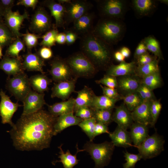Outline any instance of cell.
<instances>
[{
  "label": "cell",
  "instance_id": "1",
  "mask_svg": "<svg viewBox=\"0 0 168 168\" xmlns=\"http://www.w3.org/2000/svg\"><path fill=\"white\" fill-rule=\"evenodd\" d=\"M57 118L42 109L21 115L10 131L14 146L21 151L41 150L49 147Z\"/></svg>",
  "mask_w": 168,
  "mask_h": 168
},
{
  "label": "cell",
  "instance_id": "4",
  "mask_svg": "<svg viewBox=\"0 0 168 168\" xmlns=\"http://www.w3.org/2000/svg\"><path fill=\"white\" fill-rule=\"evenodd\" d=\"M114 147L111 142L96 144L89 141L85 144L83 150L91 156L95 162L96 168H103L111 160Z\"/></svg>",
  "mask_w": 168,
  "mask_h": 168
},
{
  "label": "cell",
  "instance_id": "49",
  "mask_svg": "<svg viewBox=\"0 0 168 168\" xmlns=\"http://www.w3.org/2000/svg\"><path fill=\"white\" fill-rule=\"evenodd\" d=\"M37 54L43 60H48L51 59L53 55V53L50 48L42 46L39 50Z\"/></svg>",
  "mask_w": 168,
  "mask_h": 168
},
{
  "label": "cell",
  "instance_id": "9",
  "mask_svg": "<svg viewBox=\"0 0 168 168\" xmlns=\"http://www.w3.org/2000/svg\"><path fill=\"white\" fill-rule=\"evenodd\" d=\"M49 72L52 80L58 82L70 80L74 77L66 60L55 57L50 63Z\"/></svg>",
  "mask_w": 168,
  "mask_h": 168
},
{
  "label": "cell",
  "instance_id": "10",
  "mask_svg": "<svg viewBox=\"0 0 168 168\" xmlns=\"http://www.w3.org/2000/svg\"><path fill=\"white\" fill-rule=\"evenodd\" d=\"M51 26L50 17L48 12L42 7L38 8L31 18L30 30L39 33L46 32L51 29Z\"/></svg>",
  "mask_w": 168,
  "mask_h": 168
},
{
  "label": "cell",
  "instance_id": "40",
  "mask_svg": "<svg viewBox=\"0 0 168 168\" xmlns=\"http://www.w3.org/2000/svg\"><path fill=\"white\" fill-rule=\"evenodd\" d=\"M96 122L93 117L82 120L78 125L88 137L90 141H92L95 138L94 130Z\"/></svg>",
  "mask_w": 168,
  "mask_h": 168
},
{
  "label": "cell",
  "instance_id": "13",
  "mask_svg": "<svg viewBox=\"0 0 168 168\" xmlns=\"http://www.w3.org/2000/svg\"><path fill=\"white\" fill-rule=\"evenodd\" d=\"M65 7V22L69 23L73 22L84 15L88 13L90 8V4L83 0L72 1Z\"/></svg>",
  "mask_w": 168,
  "mask_h": 168
},
{
  "label": "cell",
  "instance_id": "5",
  "mask_svg": "<svg viewBox=\"0 0 168 168\" xmlns=\"http://www.w3.org/2000/svg\"><path fill=\"white\" fill-rule=\"evenodd\" d=\"M66 60L74 77L90 78L96 72L97 69L82 52L74 54Z\"/></svg>",
  "mask_w": 168,
  "mask_h": 168
},
{
  "label": "cell",
  "instance_id": "17",
  "mask_svg": "<svg viewBox=\"0 0 168 168\" xmlns=\"http://www.w3.org/2000/svg\"><path fill=\"white\" fill-rule=\"evenodd\" d=\"M0 69L9 77L14 76L24 72L21 58L4 56L0 62Z\"/></svg>",
  "mask_w": 168,
  "mask_h": 168
},
{
  "label": "cell",
  "instance_id": "41",
  "mask_svg": "<svg viewBox=\"0 0 168 168\" xmlns=\"http://www.w3.org/2000/svg\"><path fill=\"white\" fill-rule=\"evenodd\" d=\"M58 33V30L55 28L47 31L41 37L42 40L40 45L49 48L55 45L56 37Z\"/></svg>",
  "mask_w": 168,
  "mask_h": 168
},
{
  "label": "cell",
  "instance_id": "60",
  "mask_svg": "<svg viewBox=\"0 0 168 168\" xmlns=\"http://www.w3.org/2000/svg\"><path fill=\"white\" fill-rule=\"evenodd\" d=\"M4 12L0 5V20L2 19V17L3 16Z\"/></svg>",
  "mask_w": 168,
  "mask_h": 168
},
{
  "label": "cell",
  "instance_id": "32",
  "mask_svg": "<svg viewBox=\"0 0 168 168\" xmlns=\"http://www.w3.org/2000/svg\"><path fill=\"white\" fill-rule=\"evenodd\" d=\"M62 145L58 147L60 149V155L58 157L60 159V160L59 161L62 163L64 168H73L78 163L79 161L77 158V153L83 151V149H79L77 146V153L75 155H72L69 150L65 153L62 149Z\"/></svg>",
  "mask_w": 168,
  "mask_h": 168
},
{
  "label": "cell",
  "instance_id": "57",
  "mask_svg": "<svg viewBox=\"0 0 168 168\" xmlns=\"http://www.w3.org/2000/svg\"><path fill=\"white\" fill-rule=\"evenodd\" d=\"M114 58L117 61L121 62L125 61V58L123 55L119 51H117L113 54Z\"/></svg>",
  "mask_w": 168,
  "mask_h": 168
},
{
  "label": "cell",
  "instance_id": "52",
  "mask_svg": "<svg viewBox=\"0 0 168 168\" xmlns=\"http://www.w3.org/2000/svg\"><path fill=\"white\" fill-rule=\"evenodd\" d=\"M38 0H20L17 2L16 5H21L27 7L34 9L38 2Z\"/></svg>",
  "mask_w": 168,
  "mask_h": 168
},
{
  "label": "cell",
  "instance_id": "61",
  "mask_svg": "<svg viewBox=\"0 0 168 168\" xmlns=\"http://www.w3.org/2000/svg\"><path fill=\"white\" fill-rule=\"evenodd\" d=\"M2 47L0 45V59H2V57L3 56L2 53Z\"/></svg>",
  "mask_w": 168,
  "mask_h": 168
},
{
  "label": "cell",
  "instance_id": "36",
  "mask_svg": "<svg viewBox=\"0 0 168 168\" xmlns=\"http://www.w3.org/2000/svg\"><path fill=\"white\" fill-rule=\"evenodd\" d=\"M25 45L20 38H16L8 46L4 55L12 58H21L19 53L25 50Z\"/></svg>",
  "mask_w": 168,
  "mask_h": 168
},
{
  "label": "cell",
  "instance_id": "46",
  "mask_svg": "<svg viewBox=\"0 0 168 168\" xmlns=\"http://www.w3.org/2000/svg\"><path fill=\"white\" fill-rule=\"evenodd\" d=\"M75 112V116L83 120L93 118V110L89 107L80 108Z\"/></svg>",
  "mask_w": 168,
  "mask_h": 168
},
{
  "label": "cell",
  "instance_id": "24",
  "mask_svg": "<svg viewBox=\"0 0 168 168\" xmlns=\"http://www.w3.org/2000/svg\"><path fill=\"white\" fill-rule=\"evenodd\" d=\"M109 134L114 146L127 148L132 146L129 133L127 130L117 125L114 130Z\"/></svg>",
  "mask_w": 168,
  "mask_h": 168
},
{
  "label": "cell",
  "instance_id": "27",
  "mask_svg": "<svg viewBox=\"0 0 168 168\" xmlns=\"http://www.w3.org/2000/svg\"><path fill=\"white\" fill-rule=\"evenodd\" d=\"M77 92V96L75 99L74 112L82 107H90L95 95L91 89L85 86L83 88Z\"/></svg>",
  "mask_w": 168,
  "mask_h": 168
},
{
  "label": "cell",
  "instance_id": "34",
  "mask_svg": "<svg viewBox=\"0 0 168 168\" xmlns=\"http://www.w3.org/2000/svg\"><path fill=\"white\" fill-rule=\"evenodd\" d=\"M142 40L147 51L153 54L158 59H164L160 43L154 36L149 35Z\"/></svg>",
  "mask_w": 168,
  "mask_h": 168
},
{
  "label": "cell",
  "instance_id": "16",
  "mask_svg": "<svg viewBox=\"0 0 168 168\" xmlns=\"http://www.w3.org/2000/svg\"><path fill=\"white\" fill-rule=\"evenodd\" d=\"M117 80V88L122 96L137 92L141 84V79L135 75L120 77Z\"/></svg>",
  "mask_w": 168,
  "mask_h": 168
},
{
  "label": "cell",
  "instance_id": "19",
  "mask_svg": "<svg viewBox=\"0 0 168 168\" xmlns=\"http://www.w3.org/2000/svg\"><path fill=\"white\" fill-rule=\"evenodd\" d=\"M151 101H144L131 112L134 122L147 126L151 125L152 118L150 107Z\"/></svg>",
  "mask_w": 168,
  "mask_h": 168
},
{
  "label": "cell",
  "instance_id": "22",
  "mask_svg": "<svg viewBox=\"0 0 168 168\" xmlns=\"http://www.w3.org/2000/svg\"><path fill=\"white\" fill-rule=\"evenodd\" d=\"M22 61L24 70L30 71H37L41 73H45L43 67L45 65L44 60L37 53H32L28 51L23 56Z\"/></svg>",
  "mask_w": 168,
  "mask_h": 168
},
{
  "label": "cell",
  "instance_id": "43",
  "mask_svg": "<svg viewBox=\"0 0 168 168\" xmlns=\"http://www.w3.org/2000/svg\"><path fill=\"white\" fill-rule=\"evenodd\" d=\"M162 108L159 100H156L151 101L150 111L152 118L151 126L153 127L157 122Z\"/></svg>",
  "mask_w": 168,
  "mask_h": 168
},
{
  "label": "cell",
  "instance_id": "58",
  "mask_svg": "<svg viewBox=\"0 0 168 168\" xmlns=\"http://www.w3.org/2000/svg\"><path fill=\"white\" fill-rule=\"evenodd\" d=\"M119 51L125 58H128L130 55V49L127 47L125 46L122 47L120 49Z\"/></svg>",
  "mask_w": 168,
  "mask_h": 168
},
{
  "label": "cell",
  "instance_id": "37",
  "mask_svg": "<svg viewBox=\"0 0 168 168\" xmlns=\"http://www.w3.org/2000/svg\"><path fill=\"white\" fill-rule=\"evenodd\" d=\"M120 99L123 100L124 104L131 112L144 101L137 92L125 96H121Z\"/></svg>",
  "mask_w": 168,
  "mask_h": 168
},
{
  "label": "cell",
  "instance_id": "2",
  "mask_svg": "<svg viewBox=\"0 0 168 168\" xmlns=\"http://www.w3.org/2000/svg\"><path fill=\"white\" fill-rule=\"evenodd\" d=\"M81 44L82 53L97 69H107L111 65L113 55L111 45L93 33L85 36L82 39Z\"/></svg>",
  "mask_w": 168,
  "mask_h": 168
},
{
  "label": "cell",
  "instance_id": "12",
  "mask_svg": "<svg viewBox=\"0 0 168 168\" xmlns=\"http://www.w3.org/2000/svg\"><path fill=\"white\" fill-rule=\"evenodd\" d=\"M0 115L2 123L3 124H8L13 127L15 124L12 122V118L21 105L17 102H12L10 97L2 89L0 91Z\"/></svg>",
  "mask_w": 168,
  "mask_h": 168
},
{
  "label": "cell",
  "instance_id": "30",
  "mask_svg": "<svg viewBox=\"0 0 168 168\" xmlns=\"http://www.w3.org/2000/svg\"><path fill=\"white\" fill-rule=\"evenodd\" d=\"M119 100L110 98L104 95L94 96L90 108L93 109L113 110Z\"/></svg>",
  "mask_w": 168,
  "mask_h": 168
},
{
  "label": "cell",
  "instance_id": "45",
  "mask_svg": "<svg viewBox=\"0 0 168 168\" xmlns=\"http://www.w3.org/2000/svg\"><path fill=\"white\" fill-rule=\"evenodd\" d=\"M95 82L97 84H102L110 88L117 89L118 86L116 77L109 75L105 74L102 78Z\"/></svg>",
  "mask_w": 168,
  "mask_h": 168
},
{
  "label": "cell",
  "instance_id": "62",
  "mask_svg": "<svg viewBox=\"0 0 168 168\" xmlns=\"http://www.w3.org/2000/svg\"><path fill=\"white\" fill-rule=\"evenodd\" d=\"M159 1L161 3H163V4H168V1L167 0H160Z\"/></svg>",
  "mask_w": 168,
  "mask_h": 168
},
{
  "label": "cell",
  "instance_id": "15",
  "mask_svg": "<svg viewBox=\"0 0 168 168\" xmlns=\"http://www.w3.org/2000/svg\"><path fill=\"white\" fill-rule=\"evenodd\" d=\"M77 79L74 77L70 80L55 84L51 89V97H57L63 101L68 99L71 94L75 91Z\"/></svg>",
  "mask_w": 168,
  "mask_h": 168
},
{
  "label": "cell",
  "instance_id": "26",
  "mask_svg": "<svg viewBox=\"0 0 168 168\" xmlns=\"http://www.w3.org/2000/svg\"><path fill=\"white\" fill-rule=\"evenodd\" d=\"M44 4L50 10L51 16L55 19L56 26L63 27L65 24V6L53 0L45 1Z\"/></svg>",
  "mask_w": 168,
  "mask_h": 168
},
{
  "label": "cell",
  "instance_id": "20",
  "mask_svg": "<svg viewBox=\"0 0 168 168\" xmlns=\"http://www.w3.org/2000/svg\"><path fill=\"white\" fill-rule=\"evenodd\" d=\"M137 66L135 61L129 63L124 61L117 65L112 64L107 69L106 75L115 77L135 75Z\"/></svg>",
  "mask_w": 168,
  "mask_h": 168
},
{
  "label": "cell",
  "instance_id": "42",
  "mask_svg": "<svg viewBox=\"0 0 168 168\" xmlns=\"http://www.w3.org/2000/svg\"><path fill=\"white\" fill-rule=\"evenodd\" d=\"M23 41L28 51L35 47L38 44V40L41 37L39 35L31 33L28 31L23 35Z\"/></svg>",
  "mask_w": 168,
  "mask_h": 168
},
{
  "label": "cell",
  "instance_id": "23",
  "mask_svg": "<svg viewBox=\"0 0 168 168\" xmlns=\"http://www.w3.org/2000/svg\"><path fill=\"white\" fill-rule=\"evenodd\" d=\"M74 115L72 112L57 117L54 127V136L56 135L71 126L78 125L82 120Z\"/></svg>",
  "mask_w": 168,
  "mask_h": 168
},
{
  "label": "cell",
  "instance_id": "28",
  "mask_svg": "<svg viewBox=\"0 0 168 168\" xmlns=\"http://www.w3.org/2000/svg\"><path fill=\"white\" fill-rule=\"evenodd\" d=\"M75 99L71 97L67 100L56 103L52 105H47L49 112L58 117L62 115L74 112Z\"/></svg>",
  "mask_w": 168,
  "mask_h": 168
},
{
  "label": "cell",
  "instance_id": "31",
  "mask_svg": "<svg viewBox=\"0 0 168 168\" xmlns=\"http://www.w3.org/2000/svg\"><path fill=\"white\" fill-rule=\"evenodd\" d=\"M93 16L92 14L88 12L75 21L73 26L76 32L79 33L87 32L91 27Z\"/></svg>",
  "mask_w": 168,
  "mask_h": 168
},
{
  "label": "cell",
  "instance_id": "50",
  "mask_svg": "<svg viewBox=\"0 0 168 168\" xmlns=\"http://www.w3.org/2000/svg\"><path fill=\"white\" fill-rule=\"evenodd\" d=\"M108 126L104 124L96 122L94 130V137L104 133L109 134Z\"/></svg>",
  "mask_w": 168,
  "mask_h": 168
},
{
  "label": "cell",
  "instance_id": "21",
  "mask_svg": "<svg viewBox=\"0 0 168 168\" xmlns=\"http://www.w3.org/2000/svg\"><path fill=\"white\" fill-rule=\"evenodd\" d=\"M157 1L154 0H133L132 6L137 16L139 17L149 16L157 8Z\"/></svg>",
  "mask_w": 168,
  "mask_h": 168
},
{
  "label": "cell",
  "instance_id": "18",
  "mask_svg": "<svg viewBox=\"0 0 168 168\" xmlns=\"http://www.w3.org/2000/svg\"><path fill=\"white\" fill-rule=\"evenodd\" d=\"M112 119L118 126L126 130L129 128L134 122L131 112L124 104L115 108L112 114Z\"/></svg>",
  "mask_w": 168,
  "mask_h": 168
},
{
  "label": "cell",
  "instance_id": "44",
  "mask_svg": "<svg viewBox=\"0 0 168 168\" xmlns=\"http://www.w3.org/2000/svg\"><path fill=\"white\" fill-rule=\"evenodd\" d=\"M124 156L126 162L123 164V168H134L136 163L142 159L141 155L139 153L134 154L127 151L124 152Z\"/></svg>",
  "mask_w": 168,
  "mask_h": 168
},
{
  "label": "cell",
  "instance_id": "7",
  "mask_svg": "<svg viewBox=\"0 0 168 168\" xmlns=\"http://www.w3.org/2000/svg\"><path fill=\"white\" fill-rule=\"evenodd\" d=\"M165 141L157 133L149 136L137 147L142 159L144 160L155 157L164 150Z\"/></svg>",
  "mask_w": 168,
  "mask_h": 168
},
{
  "label": "cell",
  "instance_id": "29",
  "mask_svg": "<svg viewBox=\"0 0 168 168\" xmlns=\"http://www.w3.org/2000/svg\"><path fill=\"white\" fill-rule=\"evenodd\" d=\"M29 82L31 88L34 91L40 93H44L49 90V86L52 82L44 73H41L31 76Z\"/></svg>",
  "mask_w": 168,
  "mask_h": 168
},
{
  "label": "cell",
  "instance_id": "59",
  "mask_svg": "<svg viewBox=\"0 0 168 168\" xmlns=\"http://www.w3.org/2000/svg\"><path fill=\"white\" fill-rule=\"evenodd\" d=\"M71 0H58V3L61 4H66L70 3L71 2Z\"/></svg>",
  "mask_w": 168,
  "mask_h": 168
},
{
  "label": "cell",
  "instance_id": "25",
  "mask_svg": "<svg viewBox=\"0 0 168 168\" xmlns=\"http://www.w3.org/2000/svg\"><path fill=\"white\" fill-rule=\"evenodd\" d=\"M129 128V133L132 142L137 147L149 136L147 125L134 122Z\"/></svg>",
  "mask_w": 168,
  "mask_h": 168
},
{
  "label": "cell",
  "instance_id": "56",
  "mask_svg": "<svg viewBox=\"0 0 168 168\" xmlns=\"http://www.w3.org/2000/svg\"><path fill=\"white\" fill-rule=\"evenodd\" d=\"M56 42L59 44H64L66 42L65 33H58L56 37Z\"/></svg>",
  "mask_w": 168,
  "mask_h": 168
},
{
  "label": "cell",
  "instance_id": "8",
  "mask_svg": "<svg viewBox=\"0 0 168 168\" xmlns=\"http://www.w3.org/2000/svg\"><path fill=\"white\" fill-rule=\"evenodd\" d=\"M99 2L101 14L108 19L122 20L128 8L127 0H105Z\"/></svg>",
  "mask_w": 168,
  "mask_h": 168
},
{
  "label": "cell",
  "instance_id": "11",
  "mask_svg": "<svg viewBox=\"0 0 168 168\" xmlns=\"http://www.w3.org/2000/svg\"><path fill=\"white\" fill-rule=\"evenodd\" d=\"M3 17L4 22L16 38H20L23 34L20 32L21 26L25 19L29 18L26 11L21 14L18 11L13 12L12 10L5 12Z\"/></svg>",
  "mask_w": 168,
  "mask_h": 168
},
{
  "label": "cell",
  "instance_id": "54",
  "mask_svg": "<svg viewBox=\"0 0 168 168\" xmlns=\"http://www.w3.org/2000/svg\"><path fill=\"white\" fill-rule=\"evenodd\" d=\"M66 42L68 44L73 43L77 38V34L72 31H68L65 33Z\"/></svg>",
  "mask_w": 168,
  "mask_h": 168
},
{
  "label": "cell",
  "instance_id": "38",
  "mask_svg": "<svg viewBox=\"0 0 168 168\" xmlns=\"http://www.w3.org/2000/svg\"><path fill=\"white\" fill-rule=\"evenodd\" d=\"M2 19L0 20V45L9 46L16 38Z\"/></svg>",
  "mask_w": 168,
  "mask_h": 168
},
{
  "label": "cell",
  "instance_id": "53",
  "mask_svg": "<svg viewBox=\"0 0 168 168\" xmlns=\"http://www.w3.org/2000/svg\"><path fill=\"white\" fill-rule=\"evenodd\" d=\"M15 0H0V5L4 12H5L12 10L14 6Z\"/></svg>",
  "mask_w": 168,
  "mask_h": 168
},
{
  "label": "cell",
  "instance_id": "33",
  "mask_svg": "<svg viewBox=\"0 0 168 168\" xmlns=\"http://www.w3.org/2000/svg\"><path fill=\"white\" fill-rule=\"evenodd\" d=\"M160 71L158 60L157 58L147 64L137 66L135 75L141 78L155 72Z\"/></svg>",
  "mask_w": 168,
  "mask_h": 168
},
{
  "label": "cell",
  "instance_id": "6",
  "mask_svg": "<svg viewBox=\"0 0 168 168\" xmlns=\"http://www.w3.org/2000/svg\"><path fill=\"white\" fill-rule=\"evenodd\" d=\"M6 87L10 94L17 100L23 102L29 92L31 90L29 78L24 72L8 77L6 81Z\"/></svg>",
  "mask_w": 168,
  "mask_h": 168
},
{
  "label": "cell",
  "instance_id": "14",
  "mask_svg": "<svg viewBox=\"0 0 168 168\" xmlns=\"http://www.w3.org/2000/svg\"><path fill=\"white\" fill-rule=\"evenodd\" d=\"M44 93H39L31 90L23 101V110L21 115H27L35 113L42 109L46 104Z\"/></svg>",
  "mask_w": 168,
  "mask_h": 168
},
{
  "label": "cell",
  "instance_id": "55",
  "mask_svg": "<svg viewBox=\"0 0 168 168\" xmlns=\"http://www.w3.org/2000/svg\"><path fill=\"white\" fill-rule=\"evenodd\" d=\"M141 85L144 91L147 100L152 101L156 100V99L154 94L152 91H153L142 84H141Z\"/></svg>",
  "mask_w": 168,
  "mask_h": 168
},
{
  "label": "cell",
  "instance_id": "39",
  "mask_svg": "<svg viewBox=\"0 0 168 168\" xmlns=\"http://www.w3.org/2000/svg\"><path fill=\"white\" fill-rule=\"evenodd\" d=\"M92 109L93 117L96 122L108 126L112 121V110Z\"/></svg>",
  "mask_w": 168,
  "mask_h": 168
},
{
  "label": "cell",
  "instance_id": "51",
  "mask_svg": "<svg viewBox=\"0 0 168 168\" xmlns=\"http://www.w3.org/2000/svg\"><path fill=\"white\" fill-rule=\"evenodd\" d=\"M148 52L145 45L142 40L138 44L135 50L134 57L136 59L142 55Z\"/></svg>",
  "mask_w": 168,
  "mask_h": 168
},
{
  "label": "cell",
  "instance_id": "48",
  "mask_svg": "<svg viewBox=\"0 0 168 168\" xmlns=\"http://www.w3.org/2000/svg\"><path fill=\"white\" fill-rule=\"evenodd\" d=\"M157 58L147 52L139 56L136 59V63L138 66H140L148 63Z\"/></svg>",
  "mask_w": 168,
  "mask_h": 168
},
{
  "label": "cell",
  "instance_id": "47",
  "mask_svg": "<svg viewBox=\"0 0 168 168\" xmlns=\"http://www.w3.org/2000/svg\"><path fill=\"white\" fill-rule=\"evenodd\" d=\"M104 95L110 98L120 99L121 96L119 93L117 89L110 88L100 85Z\"/></svg>",
  "mask_w": 168,
  "mask_h": 168
},
{
  "label": "cell",
  "instance_id": "3",
  "mask_svg": "<svg viewBox=\"0 0 168 168\" xmlns=\"http://www.w3.org/2000/svg\"><path fill=\"white\" fill-rule=\"evenodd\" d=\"M125 30L121 20L106 18L99 22L93 33L111 45L121 40Z\"/></svg>",
  "mask_w": 168,
  "mask_h": 168
},
{
  "label": "cell",
  "instance_id": "35",
  "mask_svg": "<svg viewBox=\"0 0 168 168\" xmlns=\"http://www.w3.org/2000/svg\"><path fill=\"white\" fill-rule=\"evenodd\" d=\"M162 80L160 71L146 76L141 79V84L152 90L160 87Z\"/></svg>",
  "mask_w": 168,
  "mask_h": 168
}]
</instances>
